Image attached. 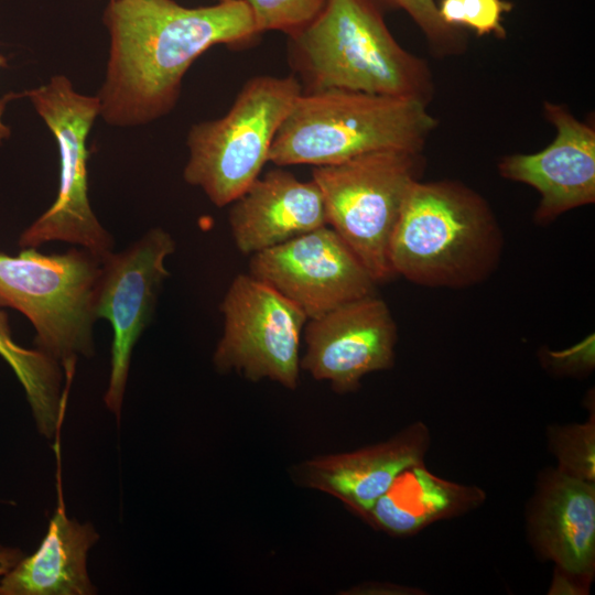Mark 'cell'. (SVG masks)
Here are the masks:
<instances>
[{
    "label": "cell",
    "mask_w": 595,
    "mask_h": 595,
    "mask_svg": "<svg viewBox=\"0 0 595 595\" xmlns=\"http://www.w3.org/2000/svg\"><path fill=\"white\" fill-rule=\"evenodd\" d=\"M381 9L404 11L424 35L437 58L457 56L467 50L465 30L447 25L440 17L435 0H374Z\"/></svg>",
    "instance_id": "cell-20"
},
{
    "label": "cell",
    "mask_w": 595,
    "mask_h": 595,
    "mask_svg": "<svg viewBox=\"0 0 595 595\" xmlns=\"http://www.w3.org/2000/svg\"><path fill=\"white\" fill-rule=\"evenodd\" d=\"M54 136L60 184L53 204L19 237L21 248L51 241L84 247L98 256L113 251L115 240L98 220L88 197L87 138L99 116L96 96L78 93L65 75H54L24 93Z\"/></svg>",
    "instance_id": "cell-8"
},
{
    "label": "cell",
    "mask_w": 595,
    "mask_h": 595,
    "mask_svg": "<svg viewBox=\"0 0 595 595\" xmlns=\"http://www.w3.org/2000/svg\"><path fill=\"white\" fill-rule=\"evenodd\" d=\"M219 309L224 331L213 356L216 370L295 389L301 335L307 322L302 310L249 273L231 281Z\"/></svg>",
    "instance_id": "cell-9"
},
{
    "label": "cell",
    "mask_w": 595,
    "mask_h": 595,
    "mask_svg": "<svg viewBox=\"0 0 595 595\" xmlns=\"http://www.w3.org/2000/svg\"><path fill=\"white\" fill-rule=\"evenodd\" d=\"M423 153L377 151L314 166L327 225L346 242L376 283L394 277L390 242L413 184L421 180Z\"/></svg>",
    "instance_id": "cell-7"
},
{
    "label": "cell",
    "mask_w": 595,
    "mask_h": 595,
    "mask_svg": "<svg viewBox=\"0 0 595 595\" xmlns=\"http://www.w3.org/2000/svg\"><path fill=\"white\" fill-rule=\"evenodd\" d=\"M17 547L0 544V580L24 556Z\"/></svg>",
    "instance_id": "cell-24"
},
{
    "label": "cell",
    "mask_w": 595,
    "mask_h": 595,
    "mask_svg": "<svg viewBox=\"0 0 595 595\" xmlns=\"http://www.w3.org/2000/svg\"><path fill=\"white\" fill-rule=\"evenodd\" d=\"M544 118L554 127L553 141L536 153L504 155L501 177L527 184L540 194L534 220L547 225L564 213L595 202V129L563 104L543 102Z\"/></svg>",
    "instance_id": "cell-13"
},
{
    "label": "cell",
    "mask_w": 595,
    "mask_h": 595,
    "mask_svg": "<svg viewBox=\"0 0 595 595\" xmlns=\"http://www.w3.org/2000/svg\"><path fill=\"white\" fill-rule=\"evenodd\" d=\"M258 34L281 31L291 36L314 22L327 0H246Z\"/></svg>",
    "instance_id": "cell-23"
},
{
    "label": "cell",
    "mask_w": 595,
    "mask_h": 595,
    "mask_svg": "<svg viewBox=\"0 0 595 595\" xmlns=\"http://www.w3.org/2000/svg\"><path fill=\"white\" fill-rule=\"evenodd\" d=\"M58 507L34 553L24 555L1 580L0 595H93L88 551L99 540L90 522L66 515L61 486Z\"/></svg>",
    "instance_id": "cell-17"
},
{
    "label": "cell",
    "mask_w": 595,
    "mask_h": 595,
    "mask_svg": "<svg viewBox=\"0 0 595 595\" xmlns=\"http://www.w3.org/2000/svg\"><path fill=\"white\" fill-rule=\"evenodd\" d=\"M171 234L153 227L120 252L102 257L95 315L112 328L106 407L120 419L133 347L151 322L158 294L169 277L165 260L175 251Z\"/></svg>",
    "instance_id": "cell-10"
},
{
    "label": "cell",
    "mask_w": 595,
    "mask_h": 595,
    "mask_svg": "<svg viewBox=\"0 0 595 595\" xmlns=\"http://www.w3.org/2000/svg\"><path fill=\"white\" fill-rule=\"evenodd\" d=\"M7 65V58L0 54V68ZM24 96V94L9 93L0 98V145L9 139L11 134L10 127L4 122L3 115L7 108V105L12 100L19 97Z\"/></svg>",
    "instance_id": "cell-25"
},
{
    "label": "cell",
    "mask_w": 595,
    "mask_h": 595,
    "mask_svg": "<svg viewBox=\"0 0 595 595\" xmlns=\"http://www.w3.org/2000/svg\"><path fill=\"white\" fill-rule=\"evenodd\" d=\"M231 204L230 230L244 255L252 256L327 225L316 183L303 182L281 169L259 176Z\"/></svg>",
    "instance_id": "cell-15"
},
{
    "label": "cell",
    "mask_w": 595,
    "mask_h": 595,
    "mask_svg": "<svg viewBox=\"0 0 595 595\" xmlns=\"http://www.w3.org/2000/svg\"><path fill=\"white\" fill-rule=\"evenodd\" d=\"M249 274L309 318L375 294L376 282L328 225L251 256Z\"/></svg>",
    "instance_id": "cell-11"
},
{
    "label": "cell",
    "mask_w": 595,
    "mask_h": 595,
    "mask_svg": "<svg viewBox=\"0 0 595 595\" xmlns=\"http://www.w3.org/2000/svg\"><path fill=\"white\" fill-rule=\"evenodd\" d=\"M397 339L388 305L368 295L307 320L300 368L339 393L351 392L367 374L393 366Z\"/></svg>",
    "instance_id": "cell-12"
},
{
    "label": "cell",
    "mask_w": 595,
    "mask_h": 595,
    "mask_svg": "<svg viewBox=\"0 0 595 595\" xmlns=\"http://www.w3.org/2000/svg\"><path fill=\"white\" fill-rule=\"evenodd\" d=\"M552 451L559 459V470L584 480L595 479V423L553 426L550 431Z\"/></svg>",
    "instance_id": "cell-22"
},
{
    "label": "cell",
    "mask_w": 595,
    "mask_h": 595,
    "mask_svg": "<svg viewBox=\"0 0 595 595\" xmlns=\"http://www.w3.org/2000/svg\"><path fill=\"white\" fill-rule=\"evenodd\" d=\"M104 23L110 45L97 94L99 116L120 128L167 115L187 69L204 52L259 35L246 0L197 8L174 0H110Z\"/></svg>",
    "instance_id": "cell-1"
},
{
    "label": "cell",
    "mask_w": 595,
    "mask_h": 595,
    "mask_svg": "<svg viewBox=\"0 0 595 595\" xmlns=\"http://www.w3.org/2000/svg\"><path fill=\"white\" fill-rule=\"evenodd\" d=\"M302 91L294 75L247 80L226 115L188 130L185 182L217 207L231 204L260 176L275 134Z\"/></svg>",
    "instance_id": "cell-6"
},
{
    "label": "cell",
    "mask_w": 595,
    "mask_h": 595,
    "mask_svg": "<svg viewBox=\"0 0 595 595\" xmlns=\"http://www.w3.org/2000/svg\"><path fill=\"white\" fill-rule=\"evenodd\" d=\"M485 499L482 488L439 477L422 463L404 469L389 489L359 516L377 530L407 537L436 521L464 515Z\"/></svg>",
    "instance_id": "cell-18"
},
{
    "label": "cell",
    "mask_w": 595,
    "mask_h": 595,
    "mask_svg": "<svg viewBox=\"0 0 595 595\" xmlns=\"http://www.w3.org/2000/svg\"><path fill=\"white\" fill-rule=\"evenodd\" d=\"M0 356L20 381L37 431L51 440L65 412L61 364L43 350L20 346L12 337L7 313L0 309Z\"/></svg>",
    "instance_id": "cell-19"
},
{
    "label": "cell",
    "mask_w": 595,
    "mask_h": 595,
    "mask_svg": "<svg viewBox=\"0 0 595 595\" xmlns=\"http://www.w3.org/2000/svg\"><path fill=\"white\" fill-rule=\"evenodd\" d=\"M504 235L488 202L453 180L416 181L390 242L394 275L430 288L463 289L499 266Z\"/></svg>",
    "instance_id": "cell-2"
},
{
    "label": "cell",
    "mask_w": 595,
    "mask_h": 595,
    "mask_svg": "<svg viewBox=\"0 0 595 595\" xmlns=\"http://www.w3.org/2000/svg\"><path fill=\"white\" fill-rule=\"evenodd\" d=\"M294 69L307 89H345L432 101L429 63L403 48L374 0H327L323 12L289 36Z\"/></svg>",
    "instance_id": "cell-3"
},
{
    "label": "cell",
    "mask_w": 595,
    "mask_h": 595,
    "mask_svg": "<svg viewBox=\"0 0 595 595\" xmlns=\"http://www.w3.org/2000/svg\"><path fill=\"white\" fill-rule=\"evenodd\" d=\"M216 2L227 1V0H215Z\"/></svg>",
    "instance_id": "cell-26"
},
{
    "label": "cell",
    "mask_w": 595,
    "mask_h": 595,
    "mask_svg": "<svg viewBox=\"0 0 595 595\" xmlns=\"http://www.w3.org/2000/svg\"><path fill=\"white\" fill-rule=\"evenodd\" d=\"M430 443L428 426L415 422L385 442L305 459L292 467L291 477L299 486L337 498L359 516L404 469L424 463Z\"/></svg>",
    "instance_id": "cell-14"
},
{
    "label": "cell",
    "mask_w": 595,
    "mask_h": 595,
    "mask_svg": "<svg viewBox=\"0 0 595 595\" xmlns=\"http://www.w3.org/2000/svg\"><path fill=\"white\" fill-rule=\"evenodd\" d=\"M436 126L418 99L345 89L302 91L275 134L269 162L321 166L377 151L423 153Z\"/></svg>",
    "instance_id": "cell-4"
},
{
    "label": "cell",
    "mask_w": 595,
    "mask_h": 595,
    "mask_svg": "<svg viewBox=\"0 0 595 595\" xmlns=\"http://www.w3.org/2000/svg\"><path fill=\"white\" fill-rule=\"evenodd\" d=\"M539 553L577 578L595 567V484L559 469L543 476L528 519Z\"/></svg>",
    "instance_id": "cell-16"
},
{
    "label": "cell",
    "mask_w": 595,
    "mask_h": 595,
    "mask_svg": "<svg viewBox=\"0 0 595 595\" xmlns=\"http://www.w3.org/2000/svg\"><path fill=\"white\" fill-rule=\"evenodd\" d=\"M437 9L447 25L470 30L478 36L505 40L504 15L512 11L513 3L509 0H440Z\"/></svg>",
    "instance_id": "cell-21"
},
{
    "label": "cell",
    "mask_w": 595,
    "mask_h": 595,
    "mask_svg": "<svg viewBox=\"0 0 595 595\" xmlns=\"http://www.w3.org/2000/svg\"><path fill=\"white\" fill-rule=\"evenodd\" d=\"M102 257L84 247L62 253L22 248L0 252V307L22 313L35 331L34 344L73 376L79 356L95 354V293Z\"/></svg>",
    "instance_id": "cell-5"
}]
</instances>
